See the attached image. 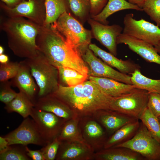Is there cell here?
Returning a JSON list of instances; mask_svg holds the SVG:
<instances>
[{"instance_id":"cell-1","label":"cell","mask_w":160,"mask_h":160,"mask_svg":"<svg viewBox=\"0 0 160 160\" xmlns=\"http://www.w3.org/2000/svg\"><path fill=\"white\" fill-rule=\"evenodd\" d=\"M36 42L39 50L53 66L70 68L89 76L88 68L81 56L52 24L41 26Z\"/></svg>"},{"instance_id":"cell-2","label":"cell","mask_w":160,"mask_h":160,"mask_svg":"<svg viewBox=\"0 0 160 160\" xmlns=\"http://www.w3.org/2000/svg\"><path fill=\"white\" fill-rule=\"evenodd\" d=\"M53 94L70 108L84 114L97 111L111 110L113 98L103 92L89 79L73 87L59 85Z\"/></svg>"},{"instance_id":"cell-3","label":"cell","mask_w":160,"mask_h":160,"mask_svg":"<svg viewBox=\"0 0 160 160\" xmlns=\"http://www.w3.org/2000/svg\"><path fill=\"white\" fill-rule=\"evenodd\" d=\"M42 25L23 17H8L1 22V28L14 54L26 59L34 57L39 52L36 40Z\"/></svg>"},{"instance_id":"cell-4","label":"cell","mask_w":160,"mask_h":160,"mask_svg":"<svg viewBox=\"0 0 160 160\" xmlns=\"http://www.w3.org/2000/svg\"><path fill=\"white\" fill-rule=\"evenodd\" d=\"M25 61L39 88L37 98L54 94L59 85L58 70L39 50L37 55Z\"/></svg>"},{"instance_id":"cell-5","label":"cell","mask_w":160,"mask_h":160,"mask_svg":"<svg viewBox=\"0 0 160 160\" xmlns=\"http://www.w3.org/2000/svg\"><path fill=\"white\" fill-rule=\"evenodd\" d=\"M52 24L81 56L90 44L92 32L84 28L67 12Z\"/></svg>"},{"instance_id":"cell-6","label":"cell","mask_w":160,"mask_h":160,"mask_svg":"<svg viewBox=\"0 0 160 160\" xmlns=\"http://www.w3.org/2000/svg\"><path fill=\"white\" fill-rule=\"evenodd\" d=\"M148 92L136 88L131 92L113 97L111 109L139 119L147 107Z\"/></svg>"},{"instance_id":"cell-7","label":"cell","mask_w":160,"mask_h":160,"mask_svg":"<svg viewBox=\"0 0 160 160\" xmlns=\"http://www.w3.org/2000/svg\"><path fill=\"white\" fill-rule=\"evenodd\" d=\"M118 147L130 149L140 154L146 160H160V143L151 136L141 122L131 139L113 147Z\"/></svg>"},{"instance_id":"cell-8","label":"cell","mask_w":160,"mask_h":160,"mask_svg":"<svg viewBox=\"0 0 160 160\" xmlns=\"http://www.w3.org/2000/svg\"><path fill=\"white\" fill-rule=\"evenodd\" d=\"M122 33L142 40L155 46L160 42V28L141 18L136 20L134 14L126 15L123 19Z\"/></svg>"},{"instance_id":"cell-9","label":"cell","mask_w":160,"mask_h":160,"mask_svg":"<svg viewBox=\"0 0 160 160\" xmlns=\"http://www.w3.org/2000/svg\"><path fill=\"white\" fill-rule=\"evenodd\" d=\"M88 68V75L111 78L128 84H132L131 75L116 71L97 58L89 48L81 55Z\"/></svg>"},{"instance_id":"cell-10","label":"cell","mask_w":160,"mask_h":160,"mask_svg":"<svg viewBox=\"0 0 160 160\" xmlns=\"http://www.w3.org/2000/svg\"><path fill=\"white\" fill-rule=\"evenodd\" d=\"M9 145L33 144L44 146L47 143L40 134L35 122L28 117L19 126L4 136Z\"/></svg>"},{"instance_id":"cell-11","label":"cell","mask_w":160,"mask_h":160,"mask_svg":"<svg viewBox=\"0 0 160 160\" xmlns=\"http://www.w3.org/2000/svg\"><path fill=\"white\" fill-rule=\"evenodd\" d=\"M30 116L34 121L42 138L47 143L57 137L63 127V121L55 114L35 107Z\"/></svg>"},{"instance_id":"cell-12","label":"cell","mask_w":160,"mask_h":160,"mask_svg":"<svg viewBox=\"0 0 160 160\" xmlns=\"http://www.w3.org/2000/svg\"><path fill=\"white\" fill-rule=\"evenodd\" d=\"M88 22L94 37L116 56L117 54L116 39L123 28L118 25H109L90 19Z\"/></svg>"},{"instance_id":"cell-13","label":"cell","mask_w":160,"mask_h":160,"mask_svg":"<svg viewBox=\"0 0 160 160\" xmlns=\"http://www.w3.org/2000/svg\"><path fill=\"white\" fill-rule=\"evenodd\" d=\"M3 8L8 17H25L39 25L44 24L45 9L41 8L34 0H23L14 7L4 6Z\"/></svg>"},{"instance_id":"cell-14","label":"cell","mask_w":160,"mask_h":160,"mask_svg":"<svg viewBox=\"0 0 160 160\" xmlns=\"http://www.w3.org/2000/svg\"><path fill=\"white\" fill-rule=\"evenodd\" d=\"M117 44H124L146 61L160 65V55L154 47L142 40L121 33L117 38Z\"/></svg>"},{"instance_id":"cell-15","label":"cell","mask_w":160,"mask_h":160,"mask_svg":"<svg viewBox=\"0 0 160 160\" xmlns=\"http://www.w3.org/2000/svg\"><path fill=\"white\" fill-rule=\"evenodd\" d=\"M20 63L17 73L10 81L12 86L17 88L19 91L25 93L35 104L38 97L39 87L25 60Z\"/></svg>"},{"instance_id":"cell-16","label":"cell","mask_w":160,"mask_h":160,"mask_svg":"<svg viewBox=\"0 0 160 160\" xmlns=\"http://www.w3.org/2000/svg\"><path fill=\"white\" fill-rule=\"evenodd\" d=\"M88 47L95 55L99 57L105 63L116 68L121 73L131 75L136 70H140L139 65L132 61L119 59L94 44H90Z\"/></svg>"},{"instance_id":"cell-17","label":"cell","mask_w":160,"mask_h":160,"mask_svg":"<svg viewBox=\"0 0 160 160\" xmlns=\"http://www.w3.org/2000/svg\"><path fill=\"white\" fill-rule=\"evenodd\" d=\"M88 79L103 92L112 97H117L130 92L136 88L128 84L111 78L89 76Z\"/></svg>"},{"instance_id":"cell-18","label":"cell","mask_w":160,"mask_h":160,"mask_svg":"<svg viewBox=\"0 0 160 160\" xmlns=\"http://www.w3.org/2000/svg\"><path fill=\"white\" fill-rule=\"evenodd\" d=\"M34 104L35 108L52 113L64 119L70 117V107L53 94L37 98Z\"/></svg>"},{"instance_id":"cell-19","label":"cell","mask_w":160,"mask_h":160,"mask_svg":"<svg viewBox=\"0 0 160 160\" xmlns=\"http://www.w3.org/2000/svg\"><path fill=\"white\" fill-rule=\"evenodd\" d=\"M131 9L143 11V9L136 5L132 4L125 0H108L106 5L98 14L93 15L94 20L107 25V18L112 14L121 10Z\"/></svg>"},{"instance_id":"cell-20","label":"cell","mask_w":160,"mask_h":160,"mask_svg":"<svg viewBox=\"0 0 160 160\" xmlns=\"http://www.w3.org/2000/svg\"><path fill=\"white\" fill-rule=\"evenodd\" d=\"M102 123L108 130L116 131L124 125L139 120L123 113L111 110L101 111Z\"/></svg>"},{"instance_id":"cell-21","label":"cell","mask_w":160,"mask_h":160,"mask_svg":"<svg viewBox=\"0 0 160 160\" xmlns=\"http://www.w3.org/2000/svg\"><path fill=\"white\" fill-rule=\"evenodd\" d=\"M34 104L23 92L19 91L11 102L5 105L4 109L9 113L16 112L23 118L30 116Z\"/></svg>"},{"instance_id":"cell-22","label":"cell","mask_w":160,"mask_h":160,"mask_svg":"<svg viewBox=\"0 0 160 160\" xmlns=\"http://www.w3.org/2000/svg\"><path fill=\"white\" fill-rule=\"evenodd\" d=\"M139 120L128 123L116 130L107 141L105 148L113 147L126 142L131 139L135 135L139 127Z\"/></svg>"},{"instance_id":"cell-23","label":"cell","mask_w":160,"mask_h":160,"mask_svg":"<svg viewBox=\"0 0 160 160\" xmlns=\"http://www.w3.org/2000/svg\"><path fill=\"white\" fill-rule=\"evenodd\" d=\"M102 152L100 156L106 160H145L139 153L128 148L124 147H111Z\"/></svg>"},{"instance_id":"cell-24","label":"cell","mask_w":160,"mask_h":160,"mask_svg":"<svg viewBox=\"0 0 160 160\" xmlns=\"http://www.w3.org/2000/svg\"><path fill=\"white\" fill-rule=\"evenodd\" d=\"M57 69L59 84L62 86L73 87L88 79V75L82 74L72 68L61 67Z\"/></svg>"},{"instance_id":"cell-25","label":"cell","mask_w":160,"mask_h":160,"mask_svg":"<svg viewBox=\"0 0 160 160\" xmlns=\"http://www.w3.org/2000/svg\"><path fill=\"white\" fill-rule=\"evenodd\" d=\"M45 18L44 25L55 22L60 16L67 12L65 0H45Z\"/></svg>"},{"instance_id":"cell-26","label":"cell","mask_w":160,"mask_h":160,"mask_svg":"<svg viewBox=\"0 0 160 160\" xmlns=\"http://www.w3.org/2000/svg\"><path fill=\"white\" fill-rule=\"evenodd\" d=\"M131 80L136 88L160 95V79L146 77L141 73L140 70H137L131 75Z\"/></svg>"},{"instance_id":"cell-27","label":"cell","mask_w":160,"mask_h":160,"mask_svg":"<svg viewBox=\"0 0 160 160\" xmlns=\"http://www.w3.org/2000/svg\"><path fill=\"white\" fill-rule=\"evenodd\" d=\"M139 119L145 126L151 136L160 143V122L147 107Z\"/></svg>"},{"instance_id":"cell-28","label":"cell","mask_w":160,"mask_h":160,"mask_svg":"<svg viewBox=\"0 0 160 160\" xmlns=\"http://www.w3.org/2000/svg\"><path fill=\"white\" fill-rule=\"evenodd\" d=\"M142 9L150 19L160 27V0H146Z\"/></svg>"},{"instance_id":"cell-29","label":"cell","mask_w":160,"mask_h":160,"mask_svg":"<svg viewBox=\"0 0 160 160\" xmlns=\"http://www.w3.org/2000/svg\"><path fill=\"white\" fill-rule=\"evenodd\" d=\"M20 66V62L9 61L5 64H0V82L8 81L14 77L17 73Z\"/></svg>"},{"instance_id":"cell-30","label":"cell","mask_w":160,"mask_h":160,"mask_svg":"<svg viewBox=\"0 0 160 160\" xmlns=\"http://www.w3.org/2000/svg\"><path fill=\"white\" fill-rule=\"evenodd\" d=\"M10 145L8 149L0 154V160H29L27 155L25 146L23 148L12 146Z\"/></svg>"},{"instance_id":"cell-31","label":"cell","mask_w":160,"mask_h":160,"mask_svg":"<svg viewBox=\"0 0 160 160\" xmlns=\"http://www.w3.org/2000/svg\"><path fill=\"white\" fill-rule=\"evenodd\" d=\"M10 81L0 82V100L6 105L11 102L17 96L16 93L12 88Z\"/></svg>"},{"instance_id":"cell-32","label":"cell","mask_w":160,"mask_h":160,"mask_svg":"<svg viewBox=\"0 0 160 160\" xmlns=\"http://www.w3.org/2000/svg\"><path fill=\"white\" fill-rule=\"evenodd\" d=\"M57 137L51 142L47 143L40 150L45 160H54L56 158L61 143Z\"/></svg>"},{"instance_id":"cell-33","label":"cell","mask_w":160,"mask_h":160,"mask_svg":"<svg viewBox=\"0 0 160 160\" xmlns=\"http://www.w3.org/2000/svg\"><path fill=\"white\" fill-rule=\"evenodd\" d=\"M85 152L84 149L81 146L71 145L63 150L58 157L62 160L74 159L81 156Z\"/></svg>"},{"instance_id":"cell-34","label":"cell","mask_w":160,"mask_h":160,"mask_svg":"<svg viewBox=\"0 0 160 160\" xmlns=\"http://www.w3.org/2000/svg\"><path fill=\"white\" fill-rule=\"evenodd\" d=\"M147 107L155 116H160V95L154 92H148Z\"/></svg>"},{"instance_id":"cell-35","label":"cell","mask_w":160,"mask_h":160,"mask_svg":"<svg viewBox=\"0 0 160 160\" xmlns=\"http://www.w3.org/2000/svg\"><path fill=\"white\" fill-rule=\"evenodd\" d=\"M72 12L79 18L86 15L88 6L81 0H66Z\"/></svg>"},{"instance_id":"cell-36","label":"cell","mask_w":160,"mask_h":160,"mask_svg":"<svg viewBox=\"0 0 160 160\" xmlns=\"http://www.w3.org/2000/svg\"><path fill=\"white\" fill-rule=\"evenodd\" d=\"M76 131L75 125L72 123H68L63 127L57 137L60 141L68 140L75 134Z\"/></svg>"},{"instance_id":"cell-37","label":"cell","mask_w":160,"mask_h":160,"mask_svg":"<svg viewBox=\"0 0 160 160\" xmlns=\"http://www.w3.org/2000/svg\"><path fill=\"white\" fill-rule=\"evenodd\" d=\"M87 134L92 137H97L102 135L103 132L101 127L96 122L90 121L85 126Z\"/></svg>"},{"instance_id":"cell-38","label":"cell","mask_w":160,"mask_h":160,"mask_svg":"<svg viewBox=\"0 0 160 160\" xmlns=\"http://www.w3.org/2000/svg\"><path fill=\"white\" fill-rule=\"evenodd\" d=\"M90 11L93 15L100 13L106 5L108 0H89Z\"/></svg>"},{"instance_id":"cell-39","label":"cell","mask_w":160,"mask_h":160,"mask_svg":"<svg viewBox=\"0 0 160 160\" xmlns=\"http://www.w3.org/2000/svg\"><path fill=\"white\" fill-rule=\"evenodd\" d=\"M25 147L27 155L32 160H45L43 154L41 150H31L28 148L27 145H25Z\"/></svg>"},{"instance_id":"cell-40","label":"cell","mask_w":160,"mask_h":160,"mask_svg":"<svg viewBox=\"0 0 160 160\" xmlns=\"http://www.w3.org/2000/svg\"><path fill=\"white\" fill-rule=\"evenodd\" d=\"M8 143L4 137L0 136V154L7 150L9 148Z\"/></svg>"},{"instance_id":"cell-41","label":"cell","mask_w":160,"mask_h":160,"mask_svg":"<svg viewBox=\"0 0 160 160\" xmlns=\"http://www.w3.org/2000/svg\"><path fill=\"white\" fill-rule=\"evenodd\" d=\"M2 1L5 3L8 6L10 7H15L23 1L21 0H1Z\"/></svg>"},{"instance_id":"cell-42","label":"cell","mask_w":160,"mask_h":160,"mask_svg":"<svg viewBox=\"0 0 160 160\" xmlns=\"http://www.w3.org/2000/svg\"><path fill=\"white\" fill-rule=\"evenodd\" d=\"M129 2L137 5L140 7L142 8L146 0H125Z\"/></svg>"},{"instance_id":"cell-43","label":"cell","mask_w":160,"mask_h":160,"mask_svg":"<svg viewBox=\"0 0 160 160\" xmlns=\"http://www.w3.org/2000/svg\"><path fill=\"white\" fill-rule=\"evenodd\" d=\"M9 61L8 56L4 54L0 55V64H5Z\"/></svg>"},{"instance_id":"cell-44","label":"cell","mask_w":160,"mask_h":160,"mask_svg":"<svg viewBox=\"0 0 160 160\" xmlns=\"http://www.w3.org/2000/svg\"><path fill=\"white\" fill-rule=\"evenodd\" d=\"M154 47L157 52L160 55V42Z\"/></svg>"},{"instance_id":"cell-45","label":"cell","mask_w":160,"mask_h":160,"mask_svg":"<svg viewBox=\"0 0 160 160\" xmlns=\"http://www.w3.org/2000/svg\"><path fill=\"white\" fill-rule=\"evenodd\" d=\"M87 6H89V0H81Z\"/></svg>"},{"instance_id":"cell-46","label":"cell","mask_w":160,"mask_h":160,"mask_svg":"<svg viewBox=\"0 0 160 160\" xmlns=\"http://www.w3.org/2000/svg\"><path fill=\"white\" fill-rule=\"evenodd\" d=\"M4 48L1 46H0V55L2 54H4L3 53L4 52Z\"/></svg>"},{"instance_id":"cell-47","label":"cell","mask_w":160,"mask_h":160,"mask_svg":"<svg viewBox=\"0 0 160 160\" xmlns=\"http://www.w3.org/2000/svg\"><path fill=\"white\" fill-rule=\"evenodd\" d=\"M158 118L159 119V121L160 122V116L158 117Z\"/></svg>"}]
</instances>
